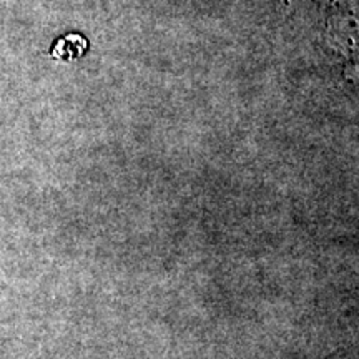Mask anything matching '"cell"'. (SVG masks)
Instances as JSON below:
<instances>
[{
    "mask_svg": "<svg viewBox=\"0 0 359 359\" xmlns=\"http://www.w3.org/2000/svg\"><path fill=\"white\" fill-rule=\"evenodd\" d=\"M88 50V40L82 34H67L52 45L50 53L60 62H75Z\"/></svg>",
    "mask_w": 359,
    "mask_h": 359,
    "instance_id": "cell-1",
    "label": "cell"
}]
</instances>
